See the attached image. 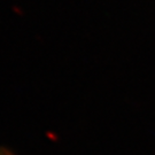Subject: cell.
<instances>
[{"instance_id": "1", "label": "cell", "mask_w": 155, "mask_h": 155, "mask_svg": "<svg viewBox=\"0 0 155 155\" xmlns=\"http://www.w3.org/2000/svg\"><path fill=\"white\" fill-rule=\"evenodd\" d=\"M6 154H7L6 152H0V155H6Z\"/></svg>"}]
</instances>
